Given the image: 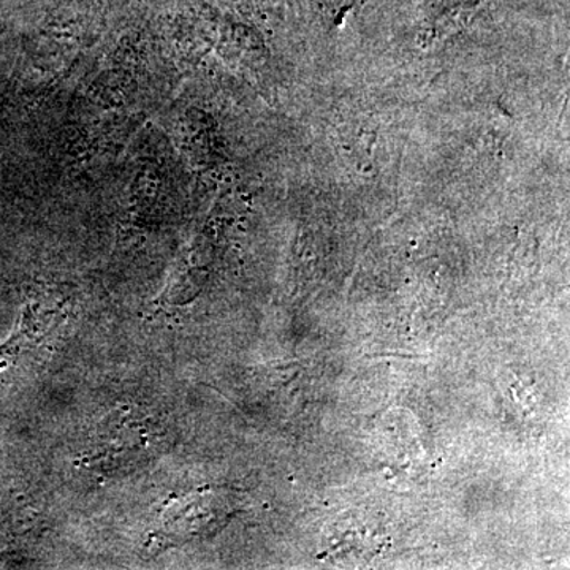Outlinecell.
<instances>
[{
    "label": "cell",
    "mask_w": 570,
    "mask_h": 570,
    "mask_svg": "<svg viewBox=\"0 0 570 570\" xmlns=\"http://www.w3.org/2000/svg\"><path fill=\"white\" fill-rule=\"evenodd\" d=\"M149 433L148 425H130L116 417L115 422L107 423L97 436L96 453L92 460L107 469L132 466L154 455L159 442Z\"/></svg>",
    "instance_id": "obj_1"
}]
</instances>
